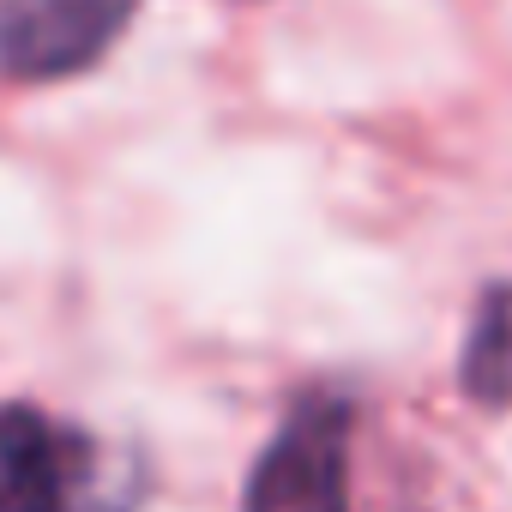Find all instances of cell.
<instances>
[{"label": "cell", "mask_w": 512, "mask_h": 512, "mask_svg": "<svg viewBox=\"0 0 512 512\" xmlns=\"http://www.w3.org/2000/svg\"><path fill=\"white\" fill-rule=\"evenodd\" d=\"M139 0H0V73L55 85L97 67L133 25Z\"/></svg>", "instance_id": "3"}, {"label": "cell", "mask_w": 512, "mask_h": 512, "mask_svg": "<svg viewBox=\"0 0 512 512\" xmlns=\"http://www.w3.org/2000/svg\"><path fill=\"white\" fill-rule=\"evenodd\" d=\"M458 386L482 410H512V284H482L464 350H458Z\"/></svg>", "instance_id": "4"}, {"label": "cell", "mask_w": 512, "mask_h": 512, "mask_svg": "<svg viewBox=\"0 0 512 512\" xmlns=\"http://www.w3.org/2000/svg\"><path fill=\"white\" fill-rule=\"evenodd\" d=\"M0 512H133V500L103 476L85 428L37 404H0Z\"/></svg>", "instance_id": "2"}, {"label": "cell", "mask_w": 512, "mask_h": 512, "mask_svg": "<svg viewBox=\"0 0 512 512\" xmlns=\"http://www.w3.org/2000/svg\"><path fill=\"white\" fill-rule=\"evenodd\" d=\"M350 434L356 398L314 386L290 404L278 434L247 470L241 512H350Z\"/></svg>", "instance_id": "1"}]
</instances>
